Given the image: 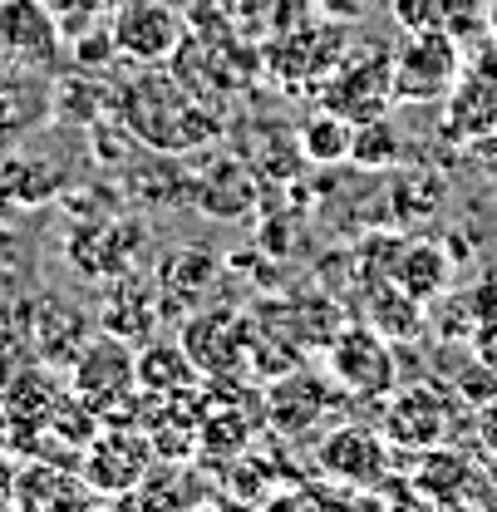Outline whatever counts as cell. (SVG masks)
Returning <instances> with one entry per match:
<instances>
[{
    "label": "cell",
    "mask_w": 497,
    "mask_h": 512,
    "mask_svg": "<svg viewBox=\"0 0 497 512\" xmlns=\"http://www.w3.org/2000/svg\"><path fill=\"white\" fill-rule=\"evenodd\" d=\"M69 192V168L45 158V153H10L0 163V222L20 217V212H35L45 202H60Z\"/></svg>",
    "instance_id": "e0dca14e"
},
{
    "label": "cell",
    "mask_w": 497,
    "mask_h": 512,
    "mask_svg": "<svg viewBox=\"0 0 497 512\" xmlns=\"http://www.w3.org/2000/svg\"><path fill=\"white\" fill-rule=\"evenodd\" d=\"M463 40L448 30H409L394 45V104H438L463 79Z\"/></svg>",
    "instance_id": "7a4b0ae2"
},
{
    "label": "cell",
    "mask_w": 497,
    "mask_h": 512,
    "mask_svg": "<svg viewBox=\"0 0 497 512\" xmlns=\"http://www.w3.org/2000/svg\"><path fill=\"white\" fill-rule=\"evenodd\" d=\"M94 503H99V493L69 458L60 463V458L40 453L15 468V512H89Z\"/></svg>",
    "instance_id": "7c38bea8"
},
{
    "label": "cell",
    "mask_w": 497,
    "mask_h": 512,
    "mask_svg": "<svg viewBox=\"0 0 497 512\" xmlns=\"http://www.w3.org/2000/svg\"><path fill=\"white\" fill-rule=\"evenodd\" d=\"M109 35L119 45V60L143 69V64H173L192 30L173 0H119L109 15Z\"/></svg>",
    "instance_id": "ba28073f"
},
{
    "label": "cell",
    "mask_w": 497,
    "mask_h": 512,
    "mask_svg": "<svg viewBox=\"0 0 497 512\" xmlns=\"http://www.w3.org/2000/svg\"><path fill=\"white\" fill-rule=\"evenodd\" d=\"M10 153H15V138H10V133H0V163H5Z\"/></svg>",
    "instance_id": "8d00e7d4"
},
{
    "label": "cell",
    "mask_w": 497,
    "mask_h": 512,
    "mask_svg": "<svg viewBox=\"0 0 497 512\" xmlns=\"http://www.w3.org/2000/svg\"><path fill=\"white\" fill-rule=\"evenodd\" d=\"M315 463H320L325 478L370 488L389 473V434H379L370 424H335L315 444Z\"/></svg>",
    "instance_id": "9a60e30c"
},
{
    "label": "cell",
    "mask_w": 497,
    "mask_h": 512,
    "mask_svg": "<svg viewBox=\"0 0 497 512\" xmlns=\"http://www.w3.org/2000/svg\"><path fill=\"white\" fill-rule=\"evenodd\" d=\"M153 463H158V448L143 424H99V434L79 453V473L89 478L99 498L133 493Z\"/></svg>",
    "instance_id": "52a82bcc"
},
{
    "label": "cell",
    "mask_w": 497,
    "mask_h": 512,
    "mask_svg": "<svg viewBox=\"0 0 497 512\" xmlns=\"http://www.w3.org/2000/svg\"><path fill=\"white\" fill-rule=\"evenodd\" d=\"M114 119L133 133L138 148L183 153V158L222 138V124L212 119L207 99L192 94L178 74H163V64H143V74L114 84Z\"/></svg>",
    "instance_id": "6da1fadb"
},
{
    "label": "cell",
    "mask_w": 497,
    "mask_h": 512,
    "mask_svg": "<svg viewBox=\"0 0 497 512\" xmlns=\"http://www.w3.org/2000/svg\"><path fill=\"white\" fill-rule=\"evenodd\" d=\"M493 133H497V128H493Z\"/></svg>",
    "instance_id": "f35d334b"
},
{
    "label": "cell",
    "mask_w": 497,
    "mask_h": 512,
    "mask_svg": "<svg viewBox=\"0 0 497 512\" xmlns=\"http://www.w3.org/2000/svg\"><path fill=\"white\" fill-rule=\"evenodd\" d=\"M114 5H119V0H114Z\"/></svg>",
    "instance_id": "74e56055"
},
{
    "label": "cell",
    "mask_w": 497,
    "mask_h": 512,
    "mask_svg": "<svg viewBox=\"0 0 497 512\" xmlns=\"http://www.w3.org/2000/svg\"><path fill=\"white\" fill-rule=\"evenodd\" d=\"M45 119H55V79L0 64V133L20 138L25 128L45 124Z\"/></svg>",
    "instance_id": "ffe728a7"
},
{
    "label": "cell",
    "mask_w": 497,
    "mask_h": 512,
    "mask_svg": "<svg viewBox=\"0 0 497 512\" xmlns=\"http://www.w3.org/2000/svg\"><path fill=\"white\" fill-rule=\"evenodd\" d=\"M55 10V25L64 35V50L94 30H109V15H114V0H50Z\"/></svg>",
    "instance_id": "4dcf8cb0"
},
{
    "label": "cell",
    "mask_w": 497,
    "mask_h": 512,
    "mask_svg": "<svg viewBox=\"0 0 497 512\" xmlns=\"http://www.w3.org/2000/svg\"><path fill=\"white\" fill-rule=\"evenodd\" d=\"M256 192H261V173L242 153H207L202 163H192L187 207H197L212 222H247L256 212Z\"/></svg>",
    "instance_id": "9c48e42d"
},
{
    "label": "cell",
    "mask_w": 497,
    "mask_h": 512,
    "mask_svg": "<svg viewBox=\"0 0 497 512\" xmlns=\"http://www.w3.org/2000/svg\"><path fill=\"white\" fill-rule=\"evenodd\" d=\"M99 330V320H89L79 306H69V301H35V320H30V345H35V360H45V365H69L79 350H84V340Z\"/></svg>",
    "instance_id": "d6986e66"
},
{
    "label": "cell",
    "mask_w": 497,
    "mask_h": 512,
    "mask_svg": "<svg viewBox=\"0 0 497 512\" xmlns=\"http://www.w3.org/2000/svg\"><path fill=\"white\" fill-rule=\"evenodd\" d=\"M384 434L394 448L424 453L448 444V394L434 384H409L384 399Z\"/></svg>",
    "instance_id": "5bb4252c"
},
{
    "label": "cell",
    "mask_w": 497,
    "mask_h": 512,
    "mask_svg": "<svg viewBox=\"0 0 497 512\" xmlns=\"http://www.w3.org/2000/svg\"><path fill=\"white\" fill-rule=\"evenodd\" d=\"M15 261H20V242H15V237L0 227V286L15 276Z\"/></svg>",
    "instance_id": "d6a6232c"
},
{
    "label": "cell",
    "mask_w": 497,
    "mask_h": 512,
    "mask_svg": "<svg viewBox=\"0 0 497 512\" xmlns=\"http://www.w3.org/2000/svg\"><path fill=\"white\" fill-rule=\"evenodd\" d=\"M148 158H133L124 168V192L143 207H187L192 202V163L183 153H158L143 148Z\"/></svg>",
    "instance_id": "ac0fdd59"
},
{
    "label": "cell",
    "mask_w": 497,
    "mask_h": 512,
    "mask_svg": "<svg viewBox=\"0 0 497 512\" xmlns=\"http://www.w3.org/2000/svg\"><path fill=\"white\" fill-rule=\"evenodd\" d=\"M350 163H355V168H365V173H384V168H399V163H404V133L394 128L389 114L355 124V138H350Z\"/></svg>",
    "instance_id": "f1b7e54d"
},
{
    "label": "cell",
    "mask_w": 497,
    "mask_h": 512,
    "mask_svg": "<svg viewBox=\"0 0 497 512\" xmlns=\"http://www.w3.org/2000/svg\"><path fill=\"white\" fill-rule=\"evenodd\" d=\"M478 439H483V448L497 458V394L478 409Z\"/></svg>",
    "instance_id": "1f68e13d"
},
{
    "label": "cell",
    "mask_w": 497,
    "mask_h": 512,
    "mask_svg": "<svg viewBox=\"0 0 497 512\" xmlns=\"http://www.w3.org/2000/svg\"><path fill=\"white\" fill-rule=\"evenodd\" d=\"M148 242V222L143 217H84L74 222L69 242H64V261L84 276V281H114L124 271H138L133 261Z\"/></svg>",
    "instance_id": "8992f818"
},
{
    "label": "cell",
    "mask_w": 497,
    "mask_h": 512,
    "mask_svg": "<svg viewBox=\"0 0 497 512\" xmlns=\"http://www.w3.org/2000/svg\"><path fill=\"white\" fill-rule=\"evenodd\" d=\"M217 281H222V261L207 252V247H173V252H163L158 266H153V286H158L163 320H178L183 325L192 311L212 306Z\"/></svg>",
    "instance_id": "8fae6325"
},
{
    "label": "cell",
    "mask_w": 497,
    "mask_h": 512,
    "mask_svg": "<svg viewBox=\"0 0 497 512\" xmlns=\"http://www.w3.org/2000/svg\"><path fill=\"white\" fill-rule=\"evenodd\" d=\"M394 281L414 296V301H438L453 281V256H448V242H434V237H414L399 266H394Z\"/></svg>",
    "instance_id": "7402d4cb"
},
{
    "label": "cell",
    "mask_w": 497,
    "mask_h": 512,
    "mask_svg": "<svg viewBox=\"0 0 497 512\" xmlns=\"http://www.w3.org/2000/svg\"><path fill=\"white\" fill-rule=\"evenodd\" d=\"M365 325L399 345L424 330V301H414L399 281H365Z\"/></svg>",
    "instance_id": "d4e9b609"
},
{
    "label": "cell",
    "mask_w": 497,
    "mask_h": 512,
    "mask_svg": "<svg viewBox=\"0 0 497 512\" xmlns=\"http://www.w3.org/2000/svg\"><path fill=\"white\" fill-rule=\"evenodd\" d=\"M0 512H15V468L0 463Z\"/></svg>",
    "instance_id": "836d02e7"
},
{
    "label": "cell",
    "mask_w": 497,
    "mask_h": 512,
    "mask_svg": "<svg viewBox=\"0 0 497 512\" xmlns=\"http://www.w3.org/2000/svg\"><path fill=\"white\" fill-rule=\"evenodd\" d=\"M178 340L202 370V380H251V316H242L237 306L212 301L192 311Z\"/></svg>",
    "instance_id": "277c9868"
},
{
    "label": "cell",
    "mask_w": 497,
    "mask_h": 512,
    "mask_svg": "<svg viewBox=\"0 0 497 512\" xmlns=\"http://www.w3.org/2000/svg\"><path fill=\"white\" fill-rule=\"evenodd\" d=\"M320 104L345 114L350 124H365L394 109V50H345L340 64L320 84Z\"/></svg>",
    "instance_id": "5b68a950"
},
{
    "label": "cell",
    "mask_w": 497,
    "mask_h": 512,
    "mask_svg": "<svg viewBox=\"0 0 497 512\" xmlns=\"http://www.w3.org/2000/svg\"><path fill=\"white\" fill-rule=\"evenodd\" d=\"M296 138H301V153L315 168H335V163H350V138H355V124L335 109H311L301 124H296Z\"/></svg>",
    "instance_id": "4316f807"
},
{
    "label": "cell",
    "mask_w": 497,
    "mask_h": 512,
    "mask_svg": "<svg viewBox=\"0 0 497 512\" xmlns=\"http://www.w3.org/2000/svg\"><path fill=\"white\" fill-rule=\"evenodd\" d=\"M483 5L488 0H394V15L404 30H448V35L468 40L478 30L488 35Z\"/></svg>",
    "instance_id": "cb8c5ba5"
},
{
    "label": "cell",
    "mask_w": 497,
    "mask_h": 512,
    "mask_svg": "<svg viewBox=\"0 0 497 512\" xmlns=\"http://www.w3.org/2000/svg\"><path fill=\"white\" fill-rule=\"evenodd\" d=\"M94 320H99V330L119 335V340H128V345L153 340V330H158V320H163L153 276L124 271V276L104 281V296H99V306H94Z\"/></svg>",
    "instance_id": "2e32d148"
},
{
    "label": "cell",
    "mask_w": 497,
    "mask_h": 512,
    "mask_svg": "<svg viewBox=\"0 0 497 512\" xmlns=\"http://www.w3.org/2000/svg\"><path fill=\"white\" fill-rule=\"evenodd\" d=\"M202 370L192 365L183 340H143L138 345V389L148 394H187L202 389Z\"/></svg>",
    "instance_id": "44dd1931"
},
{
    "label": "cell",
    "mask_w": 497,
    "mask_h": 512,
    "mask_svg": "<svg viewBox=\"0 0 497 512\" xmlns=\"http://www.w3.org/2000/svg\"><path fill=\"white\" fill-rule=\"evenodd\" d=\"M483 20H488V35L497 40V0H488V5H483Z\"/></svg>",
    "instance_id": "d590c367"
},
{
    "label": "cell",
    "mask_w": 497,
    "mask_h": 512,
    "mask_svg": "<svg viewBox=\"0 0 497 512\" xmlns=\"http://www.w3.org/2000/svg\"><path fill=\"white\" fill-rule=\"evenodd\" d=\"M237 153L261 173V183H266V178H291V173H296V158H306L296 128L271 124V119H256L247 133V148H237Z\"/></svg>",
    "instance_id": "484cf974"
},
{
    "label": "cell",
    "mask_w": 497,
    "mask_h": 512,
    "mask_svg": "<svg viewBox=\"0 0 497 512\" xmlns=\"http://www.w3.org/2000/svg\"><path fill=\"white\" fill-rule=\"evenodd\" d=\"M89 512H143V508L133 503V493H119V498H99Z\"/></svg>",
    "instance_id": "e575fe53"
},
{
    "label": "cell",
    "mask_w": 497,
    "mask_h": 512,
    "mask_svg": "<svg viewBox=\"0 0 497 512\" xmlns=\"http://www.w3.org/2000/svg\"><path fill=\"white\" fill-rule=\"evenodd\" d=\"M394 202H389V212L399 217V222H409V227H419V222H429L438 217V207H443V197H448V183L429 173V168H409V173H399L394 178Z\"/></svg>",
    "instance_id": "83f0119b"
},
{
    "label": "cell",
    "mask_w": 497,
    "mask_h": 512,
    "mask_svg": "<svg viewBox=\"0 0 497 512\" xmlns=\"http://www.w3.org/2000/svg\"><path fill=\"white\" fill-rule=\"evenodd\" d=\"M325 375L350 399H389L399 389L394 340H384L365 320H345L335 340L325 345Z\"/></svg>",
    "instance_id": "3957f363"
},
{
    "label": "cell",
    "mask_w": 497,
    "mask_h": 512,
    "mask_svg": "<svg viewBox=\"0 0 497 512\" xmlns=\"http://www.w3.org/2000/svg\"><path fill=\"white\" fill-rule=\"evenodd\" d=\"M335 380H320L311 370H286L271 380V394L261 399L266 404V424L281 434V439H306L325 424V414L335 409Z\"/></svg>",
    "instance_id": "4fadbf2b"
},
{
    "label": "cell",
    "mask_w": 497,
    "mask_h": 512,
    "mask_svg": "<svg viewBox=\"0 0 497 512\" xmlns=\"http://www.w3.org/2000/svg\"><path fill=\"white\" fill-rule=\"evenodd\" d=\"M414 488L424 498H463L468 488H478V473L468 468V458L448 453V448H424L419 458V473H414Z\"/></svg>",
    "instance_id": "f546056e"
},
{
    "label": "cell",
    "mask_w": 497,
    "mask_h": 512,
    "mask_svg": "<svg viewBox=\"0 0 497 512\" xmlns=\"http://www.w3.org/2000/svg\"><path fill=\"white\" fill-rule=\"evenodd\" d=\"M133 503L143 512H192L197 508V473L192 458H158L143 483L133 488Z\"/></svg>",
    "instance_id": "603a6c76"
},
{
    "label": "cell",
    "mask_w": 497,
    "mask_h": 512,
    "mask_svg": "<svg viewBox=\"0 0 497 512\" xmlns=\"http://www.w3.org/2000/svg\"><path fill=\"white\" fill-rule=\"evenodd\" d=\"M64 55V35L50 0H0V64L50 74Z\"/></svg>",
    "instance_id": "30bf717a"
}]
</instances>
